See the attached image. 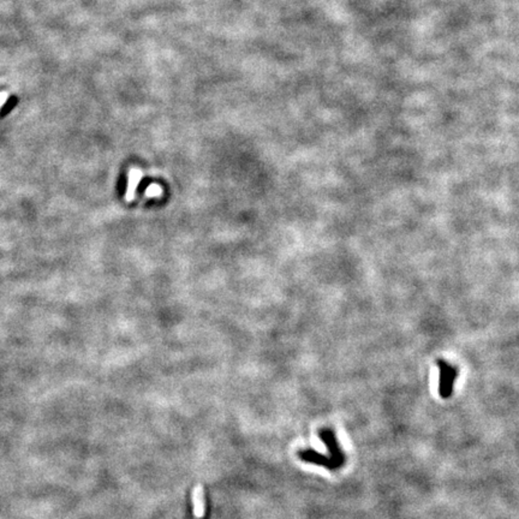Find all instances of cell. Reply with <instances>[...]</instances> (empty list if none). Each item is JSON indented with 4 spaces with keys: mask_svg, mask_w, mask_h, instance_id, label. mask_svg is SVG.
<instances>
[{
    "mask_svg": "<svg viewBox=\"0 0 519 519\" xmlns=\"http://www.w3.org/2000/svg\"><path fill=\"white\" fill-rule=\"evenodd\" d=\"M437 367H439L440 370L439 394L442 399H448L453 393L455 383L457 376H458V370H457L456 367H453L448 362L443 360L437 361Z\"/></svg>",
    "mask_w": 519,
    "mask_h": 519,
    "instance_id": "cell-1",
    "label": "cell"
},
{
    "mask_svg": "<svg viewBox=\"0 0 519 519\" xmlns=\"http://www.w3.org/2000/svg\"><path fill=\"white\" fill-rule=\"evenodd\" d=\"M320 437L324 440V442L327 446L329 451V458H331L333 470L340 469L341 466L345 464V455L344 452L341 451L340 446H339V442L335 437V434L332 429H322L320 432Z\"/></svg>",
    "mask_w": 519,
    "mask_h": 519,
    "instance_id": "cell-2",
    "label": "cell"
},
{
    "mask_svg": "<svg viewBox=\"0 0 519 519\" xmlns=\"http://www.w3.org/2000/svg\"><path fill=\"white\" fill-rule=\"evenodd\" d=\"M140 179H141V172L139 169H131L129 173V184L125 192V200L130 202L135 198L137 187H139Z\"/></svg>",
    "mask_w": 519,
    "mask_h": 519,
    "instance_id": "cell-3",
    "label": "cell"
},
{
    "mask_svg": "<svg viewBox=\"0 0 519 519\" xmlns=\"http://www.w3.org/2000/svg\"><path fill=\"white\" fill-rule=\"evenodd\" d=\"M18 96L16 95V94H12V95L9 96V99L5 101L4 105L2 106V109H0V118H5L8 114H10L12 112V111L15 110V107L17 106L18 103Z\"/></svg>",
    "mask_w": 519,
    "mask_h": 519,
    "instance_id": "cell-4",
    "label": "cell"
},
{
    "mask_svg": "<svg viewBox=\"0 0 519 519\" xmlns=\"http://www.w3.org/2000/svg\"><path fill=\"white\" fill-rule=\"evenodd\" d=\"M162 195V189L158 184H152L146 190L147 197H160Z\"/></svg>",
    "mask_w": 519,
    "mask_h": 519,
    "instance_id": "cell-5",
    "label": "cell"
}]
</instances>
